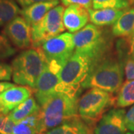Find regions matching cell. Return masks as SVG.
<instances>
[{"label": "cell", "mask_w": 134, "mask_h": 134, "mask_svg": "<svg viewBox=\"0 0 134 134\" xmlns=\"http://www.w3.org/2000/svg\"><path fill=\"white\" fill-rule=\"evenodd\" d=\"M124 65L113 51L92 64L90 72L83 83V89H98L115 93L123 83Z\"/></svg>", "instance_id": "obj_1"}, {"label": "cell", "mask_w": 134, "mask_h": 134, "mask_svg": "<svg viewBox=\"0 0 134 134\" xmlns=\"http://www.w3.org/2000/svg\"><path fill=\"white\" fill-rule=\"evenodd\" d=\"M79 95L56 92L40 107L43 133L78 115Z\"/></svg>", "instance_id": "obj_2"}, {"label": "cell", "mask_w": 134, "mask_h": 134, "mask_svg": "<svg viewBox=\"0 0 134 134\" xmlns=\"http://www.w3.org/2000/svg\"><path fill=\"white\" fill-rule=\"evenodd\" d=\"M75 52L84 54L93 63L112 52L113 43L106 29L89 24L73 34Z\"/></svg>", "instance_id": "obj_3"}, {"label": "cell", "mask_w": 134, "mask_h": 134, "mask_svg": "<svg viewBox=\"0 0 134 134\" xmlns=\"http://www.w3.org/2000/svg\"><path fill=\"white\" fill-rule=\"evenodd\" d=\"M46 59L40 48L26 49L11 63L13 81L19 86L34 89L36 83L45 68Z\"/></svg>", "instance_id": "obj_4"}, {"label": "cell", "mask_w": 134, "mask_h": 134, "mask_svg": "<svg viewBox=\"0 0 134 134\" xmlns=\"http://www.w3.org/2000/svg\"><path fill=\"white\" fill-rule=\"evenodd\" d=\"M116 97L113 93L90 89L78 100V115L92 130L110 108L115 105Z\"/></svg>", "instance_id": "obj_5"}, {"label": "cell", "mask_w": 134, "mask_h": 134, "mask_svg": "<svg viewBox=\"0 0 134 134\" xmlns=\"http://www.w3.org/2000/svg\"><path fill=\"white\" fill-rule=\"evenodd\" d=\"M92 61L87 56L74 52L60 74V82L66 93L80 95L83 83L90 72Z\"/></svg>", "instance_id": "obj_6"}, {"label": "cell", "mask_w": 134, "mask_h": 134, "mask_svg": "<svg viewBox=\"0 0 134 134\" xmlns=\"http://www.w3.org/2000/svg\"><path fill=\"white\" fill-rule=\"evenodd\" d=\"M64 7L59 5L49 10L38 23L31 25L32 46L40 48L48 40L65 31L63 22Z\"/></svg>", "instance_id": "obj_7"}, {"label": "cell", "mask_w": 134, "mask_h": 134, "mask_svg": "<svg viewBox=\"0 0 134 134\" xmlns=\"http://www.w3.org/2000/svg\"><path fill=\"white\" fill-rule=\"evenodd\" d=\"M66 63L46 60L45 68L34 89L35 99L40 107L43 105L54 93L59 92L60 86V74Z\"/></svg>", "instance_id": "obj_8"}, {"label": "cell", "mask_w": 134, "mask_h": 134, "mask_svg": "<svg viewBox=\"0 0 134 134\" xmlns=\"http://www.w3.org/2000/svg\"><path fill=\"white\" fill-rule=\"evenodd\" d=\"M40 48L46 60L66 63L75 52L73 34L70 32L60 34L46 42Z\"/></svg>", "instance_id": "obj_9"}, {"label": "cell", "mask_w": 134, "mask_h": 134, "mask_svg": "<svg viewBox=\"0 0 134 134\" xmlns=\"http://www.w3.org/2000/svg\"><path fill=\"white\" fill-rule=\"evenodd\" d=\"M3 34L11 44L19 49L32 46L31 25L23 16H18L5 25Z\"/></svg>", "instance_id": "obj_10"}, {"label": "cell", "mask_w": 134, "mask_h": 134, "mask_svg": "<svg viewBox=\"0 0 134 134\" xmlns=\"http://www.w3.org/2000/svg\"><path fill=\"white\" fill-rule=\"evenodd\" d=\"M125 110L113 108L102 116L93 129V134H128L125 121Z\"/></svg>", "instance_id": "obj_11"}, {"label": "cell", "mask_w": 134, "mask_h": 134, "mask_svg": "<svg viewBox=\"0 0 134 134\" xmlns=\"http://www.w3.org/2000/svg\"><path fill=\"white\" fill-rule=\"evenodd\" d=\"M34 93V90L25 86L10 87L0 94V111L8 115L18 105L24 102Z\"/></svg>", "instance_id": "obj_12"}, {"label": "cell", "mask_w": 134, "mask_h": 134, "mask_svg": "<svg viewBox=\"0 0 134 134\" xmlns=\"http://www.w3.org/2000/svg\"><path fill=\"white\" fill-rule=\"evenodd\" d=\"M89 20V10L81 5H69L64 10L63 22L65 29L70 33L77 32L84 28Z\"/></svg>", "instance_id": "obj_13"}, {"label": "cell", "mask_w": 134, "mask_h": 134, "mask_svg": "<svg viewBox=\"0 0 134 134\" xmlns=\"http://www.w3.org/2000/svg\"><path fill=\"white\" fill-rule=\"evenodd\" d=\"M59 0L39 2L29 5L21 10L20 14L31 25L37 24L46 15L49 10L58 6Z\"/></svg>", "instance_id": "obj_14"}, {"label": "cell", "mask_w": 134, "mask_h": 134, "mask_svg": "<svg viewBox=\"0 0 134 134\" xmlns=\"http://www.w3.org/2000/svg\"><path fill=\"white\" fill-rule=\"evenodd\" d=\"M112 35L115 37H130L134 34V8L125 9L122 15L113 25Z\"/></svg>", "instance_id": "obj_15"}, {"label": "cell", "mask_w": 134, "mask_h": 134, "mask_svg": "<svg viewBox=\"0 0 134 134\" xmlns=\"http://www.w3.org/2000/svg\"><path fill=\"white\" fill-rule=\"evenodd\" d=\"M46 134H93V130L77 115L62 125L48 130Z\"/></svg>", "instance_id": "obj_16"}, {"label": "cell", "mask_w": 134, "mask_h": 134, "mask_svg": "<svg viewBox=\"0 0 134 134\" xmlns=\"http://www.w3.org/2000/svg\"><path fill=\"white\" fill-rule=\"evenodd\" d=\"M89 10L90 20L95 25L99 27L112 25L122 15L124 10L118 9H90Z\"/></svg>", "instance_id": "obj_17"}, {"label": "cell", "mask_w": 134, "mask_h": 134, "mask_svg": "<svg viewBox=\"0 0 134 134\" xmlns=\"http://www.w3.org/2000/svg\"><path fill=\"white\" fill-rule=\"evenodd\" d=\"M11 134H44L40 111L16 123Z\"/></svg>", "instance_id": "obj_18"}, {"label": "cell", "mask_w": 134, "mask_h": 134, "mask_svg": "<svg viewBox=\"0 0 134 134\" xmlns=\"http://www.w3.org/2000/svg\"><path fill=\"white\" fill-rule=\"evenodd\" d=\"M40 110V107L35 99V98L30 97L12 110L8 115L10 119L16 124L19 121L25 119L30 115L37 113Z\"/></svg>", "instance_id": "obj_19"}, {"label": "cell", "mask_w": 134, "mask_h": 134, "mask_svg": "<svg viewBox=\"0 0 134 134\" xmlns=\"http://www.w3.org/2000/svg\"><path fill=\"white\" fill-rule=\"evenodd\" d=\"M21 9L16 0H0V26L6 25L20 14Z\"/></svg>", "instance_id": "obj_20"}, {"label": "cell", "mask_w": 134, "mask_h": 134, "mask_svg": "<svg viewBox=\"0 0 134 134\" xmlns=\"http://www.w3.org/2000/svg\"><path fill=\"white\" fill-rule=\"evenodd\" d=\"M134 104V80L127 81L118 92L115 106L126 107Z\"/></svg>", "instance_id": "obj_21"}, {"label": "cell", "mask_w": 134, "mask_h": 134, "mask_svg": "<svg viewBox=\"0 0 134 134\" xmlns=\"http://www.w3.org/2000/svg\"><path fill=\"white\" fill-rule=\"evenodd\" d=\"M127 0H92V9H118L124 10L130 6Z\"/></svg>", "instance_id": "obj_22"}, {"label": "cell", "mask_w": 134, "mask_h": 134, "mask_svg": "<svg viewBox=\"0 0 134 134\" xmlns=\"http://www.w3.org/2000/svg\"><path fill=\"white\" fill-rule=\"evenodd\" d=\"M16 52L11 43L4 34L0 33V60L6 59L14 55Z\"/></svg>", "instance_id": "obj_23"}, {"label": "cell", "mask_w": 134, "mask_h": 134, "mask_svg": "<svg viewBox=\"0 0 134 134\" xmlns=\"http://www.w3.org/2000/svg\"><path fill=\"white\" fill-rule=\"evenodd\" d=\"M16 123L10 119L9 115H0V134H11Z\"/></svg>", "instance_id": "obj_24"}, {"label": "cell", "mask_w": 134, "mask_h": 134, "mask_svg": "<svg viewBox=\"0 0 134 134\" xmlns=\"http://www.w3.org/2000/svg\"><path fill=\"white\" fill-rule=\"evenodd\" d=\"M12 77V68L7 63L0 62V81H8Z\"/></svg>", "instance_id": "obj_25"}, {"label": "cell", "mask_w": 134, "mask_h": 134, "mask_svg": "<svg viewBox=\"0 0 134 134\" xmlns=\"http://www.w3.org/2000/svg\"><path fill=\"white\" fill-rule=\"evenodd\" d=\"M124 71L126 81L134 80V60L128 58L124 63Z\"/></svg>", "instance_id": "obj_26"}, {"label": "cell", "mask_w": 134, "mask_h": 134, "mask_svg": "<svg viewBox=\"0 0 134 134\" xmlns=\"http://www.w3.org/2000/svg\"><path fill=\"white\" fill-rule=\"evenodd\" d=\"M63 5L69 6L72 5H81L87 10L90 9L92 6V0H61Z\"/></svg>", "instance_id": "obj_27"}, {"label": "cell", "mask_w": 134, "mask_h": 134, "mask_svg": "<svg viewBox=\"0 0 134 134\" xmlns=\"http://www.w3.org/2000/svg\"><path fill=\"white\" fill-rule=\"evenodd\" d=\"M125 121L127 130L130 133H134V105L125 114Z\"/></svg>", "instance_id": "obj_28"}, {"label": "cell", "mask_w": 134, "mask_h": 134, "mask_svg": "<svg viewBox=\"0 0 134 134\" xmlns=\"http://www.w3.org/2000/svg\"><path fill=\"white\" fill-rule=\"evenodd\" d=\"M127 54L128 58L134 60V34L127 38Z\"/></svg>", "instance_id": "obj_29"}, {"label": "cell", "mask_w": 134, "mask_h": 134, "mask_svg": "<svg viewBox=\"0 0 134 134\" xmlns=\"http://www.w3.org/2000/svg\"><path fill=\"white\" fill-rule=\"evenodd\" d=\"M16 2L19 4L23 8L28 7L29 5L39 3V2H49V1H54V0H16Z\"/></svg>", "instance_id": "obj_30"}, {"label": "cell", "mask_w": 134, "mask_h": 134, "mask_svg": "<svg viewBox=\"0 0 134 134\" xmlns=\"http://www.w3.org/2000/svg\"><path fill=\"white\" fill-rule=\"evenodd\" d=\"M14 83H10L8 81H0V94L5 90H7L8 89H9L10 87L14 86Z\"/></svg>", "instance_id": "obj_31"}, {"label": "cell", "mask_w": 134, "mask_h": 134, "mask_svg": "<svg viewBox=\"0 0 134 134\" xmlns=\"http://www.w3.org/2000/svg\"><path fill=\"white\" fill-rule=\"evenodd\" d=\"M127 1L129 2L130 4H131V3H133V2H134V0H127Z\"/></svg>", "instance_id": "obj_32"}, {"label": "cell", "mask_w": 134, "mask_h": 134, "mask_svg": "<svg viewBox=\"0 0 134 134\" xmlns=\"http://www.w3.org/2000/svg\"><path fill=\"white\" fill-rule=\"evenodd\" d=\"M128 134H134V133H130V132H129V133H128Z\"/></svg>", "instance_id": "obj_33"}, {"label": "cell", "mask_w": 134, "mask_h": 134, "mask_svg": "<svg viewBox=\"0 0 134 134\" xmlns=\"http://www.w3.org/2000/svg\"><path fill=\"white\" fill-rule=\"evenodd\" d=\"M1 114H2V113H1V111H0V115H1Z\"/></svg>", "instance_id": "obj_34"}]
</instances>
